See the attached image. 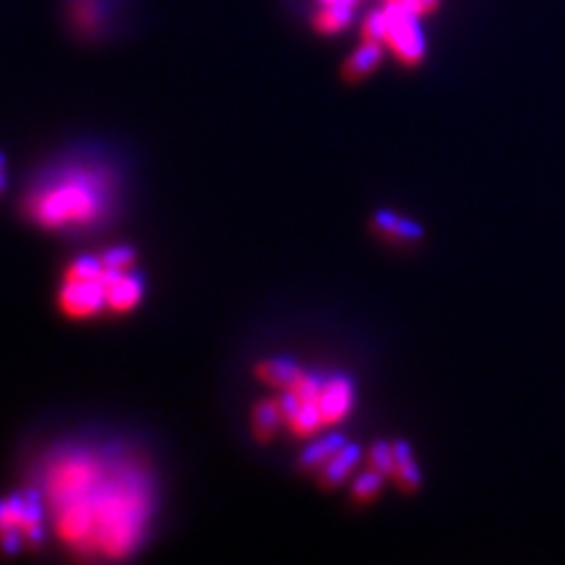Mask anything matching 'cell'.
Wrapping results in <instances>:
<instances>
[{
    "mask_svg": "<svg viewBox=\"0 0 565 565\" xmlns=\"http://www.w3.org/2000/svg\"><path fill=\"white\" fill-rule=\"evenodd\" d=\"M384 474L375 469H368L363 471L361 476L354 481V488H351V497H354L356 502H370L372 497H377V493L382 490V483H384Z\"/></svg>",
    "mask_w": 565,
    "mask_h": 565,
    "instance_id": "cell-18",
    "label": "cell"
},
{
    "mask_svg": "<svg viewBox=\"0 0 565 565\" xmlns=\"http://www.w3.org/2000/svg\"><path fill=\"white\" fill-rule=\"evenodd\" d=\"M318 3L325 5V3H351V5H358L361 0H318Z\"/></svg>",
    "mask_w": 565,
    "mask_h": 565,
    "instance_id": "cell-23",
    "label": "cell"
},
{
    "mask_svg": "<svg viewBox=\"0 0 565 565\" xmlns=\"http://www.w3.org/2000/svg\"><path fill=\"white\" fill-rule=\"evenodd\" d=\"M361 36H363V41L384 43V36H387V15H384V8L372 10L370 15L363 19Z\"/></svg>",
    "mask_w": 565,
    "mask_h": 565,
    "instance_id": "cell-21",
    "label": "cell"
},
{
    "mask_svg": "<svg viewBox=\"0 0 565 565\" xmlns=\"http://www.w3.org/2000/svg\"><path fill=\"white\" fill-rule=\"evenodd\" d=\"M59 311L73 321H88V318L102 316L106 309V288L104 271L95 281H64L57 295Z\"/></svg>",
    "mask_w": 565,
    "mask_h": 565,
    "instance_id": "cell-5",
    "label": "cell"
},
{
    "mask_svg": "<svg viewBox=\"0 0 565 565\" xmlns=\"http://www.w3.org/2000/svg\"><path fill=\"white\" fill-rule=\"evenodd\" d=\"M104 288H106V309L111 314H128L142 302L144 297V278L135 269L113 271L104 269Z\"/></svg>",
    "mask_w": 565,
    "mask_h": 565,
    "instance_id": "cell-6",
    "label": "cell"
},
{
    "mask_svg": "<svg viewBox=\"0 0 565 565\" xmlns=\"http://www.w3.org/2000/svg\"><path fill=\"white\" fill-rule=\"evenodd\" d=\"M302 365L292 361V358H267L255 368V375L259 382H264L267 387L283 391L288 389L292 382L302 375Z\"/></svg>",
    "mask_w": 565,
    "mask_h": 565,
    "instance_id": "cell-10",
    "label": "cell"
},
{
    "mask_svg": "<svg viewBox=\"0 0 565 565\" xmlns=\"http://www.w3.org/2000/svg\"><path fill=\"white\" fill-rule=\"evenodd\" d=\"M384 3H398V5H408L410 10H415L417 15L424 17V15H431L438 8V3L441 0H384Z\"/></svg>",
    "mask_w": 565,
    "mask_h": 565,
    "instance_id": "cell-22",
    "label": "cell"
},
{
    "mask_svg": "<svg viewBox=\"0 0 565 565\" xmlns=\"http://www.w3.org/2000/svg\"><path fill=\"white\" fill-rule=\"evenodd\" d=\"M5 189V172H0V191Z\"/></svg>",
    "mask_w": 565,
    "mask_h": 565,
    "instance_id": "cell-24",
    "label": "cell"
},
{
    "mask_svg": "<svg viewBox=\"0 0 565 565\" xmlns=\"http://www.w3.org/2000/svg\"><path fill=\"white\" fill-rule=\"evenodd\" d=\"M99 259H102L104 269L130 271V269H135V264H137V252L128 248V245H116V248L104 250L102 255H99Z\"/></svg>",
    "mask_w": 565,
    "mask_h": 565,
    "instance_id": "cell-19",
    "label": "cell"
},
{
    "mask_svg": "<svg viewBox=\"0 0 565 565\" xmlns=\"http://www.w3.org/2000/svg\"><path fill=\"white\" fill-rule=\"evenodd\" d=\"M347 443L349 441L342 434L321 436L316 443H311L309 448L302 452V457H299V469L307 471V474H316V471L321 469L332 455H337V452L342 450Z\"/></svg>",
    "mask_w": 565,
    "mask_h": 565,
    "instance_id": "cell-14",
    "label": "cell"
},
{
    "mask_svg": "<svg viewBox=\"0 0 565 565\" xmlns=\"http://www.w3.org/2000/svg\"><path fill=\"white\" fill-rule=\"evenodd\" d=\"M102 271L104 264L99 255H83L69 264V269L64 271V281H95L102 276Z\"/></svg>",
    "mask_w": 565,
    "mask_h": 565,
    "instance_id": "cell-17",
    "label": "cell"
},
{
    "mask_svg": "<svg viewBox=\"0 0 565 565\" xmlns=\"http://www.w3.org/2000/svg\"><path fill=\"white\" fill-rule=\"evenodd\" d=\"M358 462H361V448L354 443H347L342 450L337 452V455H332L330 460L316 471L318 485H321L323 490L337 488L339 483L347 481V476L356 469Z\"/></svg>",
    "mask_w": 565,
    "mask_h": 565,
    "instance_id": "cell-8",
    "label": "cell"
},
{
    "mask_svg": "<svg viewBox=\"0 0 565 565\" xmlns=\"http://www.w3.org/2000/svg\"><path fill=\"white\" fill-rule=\"evenodd\" d=\"M372 224L377 231H382L384 236L398 238V241H420L424 229L412 219H405L391 210H377L372 215Z\"/></svg>",
    "mask_w": 565,
    "mask_h": 565,
    "instance_id": "cell-15",
    "label": "cell"
},
{
    "mask_svg": "<svg viewBox=\"0 0 565 565\" xmlns=\"http://www.w3.org/2000/svg\"><path fill=\"white\" fill-rule=\"evenodd\" d=\"M387 15V36L384 45L391 50L398 62L405 66H417L427 55V36L420 24V15L408 5L384 3Z\"/></svg>",
    "mask_w": 565,
    "mask_h": 565,
    "instance_id": "cell-4",
    "label": "cell"
},
{
    "mask_svg": "<svg viewBox=\"0 0 565 565\" xmlns=\"http://www.w3.org/2000/svg\"><path fill=\"white\" fill-rule=\"evenodd\" d=\"M41 495L57 537L78 558L121 561L132 556L142 547L154 514L151 476L132 455L59 450L45 464Z\"/></svg>",
    "mask_w": 565,
    "mask_h": 565,
    "instance_id": "cell-1",
    "label": "cell"
},
{
    "mask_svg": "<svg viewBox=\"0 0 565 565\" xmlns=\"http://www.w3.org/2000/svg\"><path fill=\"white\" fill-rule=\"evenodd\" d=\"M370 469L380 471L384 476L394 478L396 471V455H394V443H375L370 450Z\"/></svg>",
    "mask_w": 565,
    "mask_h": 565,
    "instance_id": "cell-20",
    "label": "cell"
},
{
    "mask_svg": "<svg viewBox=\"0 0 565 565\" xmlns=\"http://www.w3.org/2000/svg\"><path fill=\"white\" fill-rule=\"evenodd\" d=\"M356 8L358 5L351 3H325L314 15V29L323 36H337L354 22Z\"/></svg>",
    "mask_w": 565,
    "mask_h": 565,
    "instance_id": "cell-11",
    "label": "cell"
},
{
    "mask_svg": "<svg viewBox=\"0 0 565 565\" xmlns=\"http://www.w3.org/2000/svg\"><path fill=\"white\" fill-rule=\"evenodd\" d=\"M43 509L41 490H24L0 500V551L5 556L41 544Z\"/></svg>",
    "mask_w": 565,
    "mask_h": 565,
    "instance_id": "cell-3",
    "label": "cell"
},
{
    "mask_svg": "<svg viewBox=\"0 0 565 565\" xmlns=\"http://www.w3.org/2000/svg\"><path fill=\"white\" fill-rule=\"evenodd\" d=\"M394 455H396V471H394V481L401 485L403 490H412L420 488L422 483V474L420 467H417L415 457H412V448L408 441H396L394 443Z\"/></svg>",
    "mask_w": 565,
    "mask_h": 565,
    "instance_id": "cell-16",
    "label": "cell"
},
{
    "mask_svg": "<svg viewBox=\"0 0 565 565\" xmlns=\"http://www.w3.org/2000/svg\"><path fill=\"white\" fill-rule=\"evenodd\" d=\"M384 43H372V41H363L361 48L351 52V57L344 62L342 66V76L347 81H363L368 78L372 71H377V66L382 64L384 59Z\"/></svg>",
    "mask_w": 565,
    "mask_h": 565,
    "instance_id": "cell-9",
    "label": "cell"
},
{
    "mask_svg": "<svg viewBox=\"0 0 565 565\" xmlns=\"http://www.w3.org/2000/svg\"><path fill=\"white\" fill-rule=\"evenodd\" d=\"M102 0H69V19L83 36H95L106 22Z\"/></svg>",
    "mask_w": 565,
    "mask_h": 565,
    "instance_id": "cell-13",
    "label": "cell"
},
{
    "mask_svg": "<svg viewBox=\"0 0 565 565\" xmlns=\"http://www.w3.org/2000/svg\"><path fill=\"white\" fill-rule=\"evenodd\" d=\"M354 394H356L354 382H351L349 377L332 375L325 380L321 401H318L325 427L339 424L349 415L351 408H354Z\"/></svg>",
    "mask_w": 565,
    "mask_h": 565,
    "instance_id": "cell-7",
    "label": "cell"
},
{
    "mask_svg": "<svg viewBox=\"0 0 565 565\" xmlns=\"http://www.w3.org/2000/svg\"><path fill=\"white\" fill-rule=\"evenodd\" d=\"M113 175L95 165H69L26 194L24 215L41 229H83L111 210Z\"/></svg>",
    "mask_w": 565,
    "mask_h": 565,
    "instance_id": "cell-2",
    "label": "cell"
},
{
    "mask_svg": "<svg viewBox=\"0 0 565 565\" xmlns=\"http://www.w3.org/2000/svg\"><path fill=\"white\" fill-rule=\"evenodd\" d=\"M0 172H5V156L0 154Z\"/></svg>",
    "mask_w": 565,
    "mask_h": 565,
    "instance_id": "cell-25",
    "label": "cell"
},
{
    "mask_svg": "<svg viewBox=\"0 0 565 565\" xmlns=\"http://www.w3.org/2000/svg\"><path fill=\"white\" fill-rule=\"evenodd\" d=\"M281 427H285V422L276 396L264 398L252 408V434H255L259 443H269L281 431Z\"/></svg>",
    "mask_w": 565,
    "mask_h": 565,
    "instance_id": "cell-12",
    "label": "cell"
}]
</instances>
